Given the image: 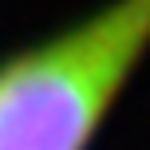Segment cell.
<instances>
[{
    "label": "cell",
    "instance_id": "1",
    "mask_svg": "<svg viewBox=\"0 0 150 150\" xmlns=\"http://www.w3.org/2000/svg\"><path fill=\"white\" fill-rule=\"evenodd\" d=\"M150 47V0H115L0 71V150H83Z\"/></svg>",
    "mask_w": 150,
    "mask_h": 150
}]
</instances>
